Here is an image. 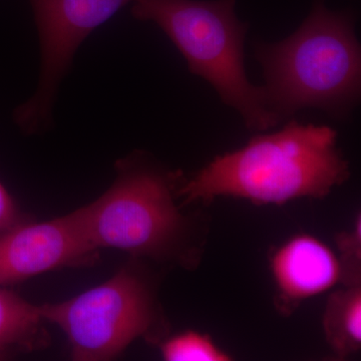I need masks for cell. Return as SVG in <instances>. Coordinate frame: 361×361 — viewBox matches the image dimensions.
<instances>
[{
  "label": "cell",
  "instance_id": "cell-1",
  "mask_svg": "<svg viewBox=\"0 0 361 361\" xmlns=\"http://www.w3.org/2000/svg\"><path fill=\"white\" fill-rule=\"evenodd\" d=\"M349 177L336 132L296 121L279 132L253 137L243 148L217 157L183 185L185 203L235 197L256 204L324 198Z\"/></svg>",
  "mask_w": 361,
  "mask_h": 361
},
{
  "label": "cell",
  "instance_id": "cell-2",
  "mask_svg": "<svg viewBox=\"0 0 361 361\" xmlns=\"http://www.w3.org/2000/svg\"><path fill=\"white\" fill-rule=\"evenodd\" d=\"M263 87L279 121L306 108L343 118L360 96L361 51L353 20L316 0L293 35L277 44H257Z\"/></svg>",
  "mask_w": 361,
  "mask_h": 361
},
{
  "label": "cell",
  "instance_id": "cell-3",
  "mask_svg": "<svg viewBox=\"0 0 361 361\" xmlns=\"http://www.w3.org/2000/svg\"><path fill=\"white\" fill-rule=\"evenodd\" d=\"M132 2L133 16L160 26L186 59L189 71L212 85L248 129L266 130L278 125L279 118L268 106L263 87L252 85L247 78V25L235 13L236 0Z\"/></svg>",
  "mask_w": 361,
  "mask_h": 361
},
{
  "label": "cell",
  "instance_id": "cell-4",
  "mask_svg": "<svg viewBox=\"0 0 361 361\" xmlns=\"http://www.w3.org/2000/svg\"><path fill=\"white\" fill-rule=\"evenodd\" d=\"M177 179L144 159L122 161L113 186L82 207L94 246L154 257L170 251L186 225L173 198Z\"/></svg>",
  "mask_w": 361,
  "mask_h": 361
},
{
  "label": "cell",
  "instance_id": "cell-5",
  "mask_svg": "<svg viewBox=\"0 0 361 361\" xmlns=\"http://www.w3.org/2000/svg\"><path fill=\"white\" fill-rule=\"evenodd\" d=\"M42 319L65 332L75 360H109L144 336L155 318L146 285L129 270L65 302L39 306Z\"/></svg>",
  "mask_w": 361,
  "mask_h": 361
},
{
  "label": "cell",
  "instance_id": "cell-6",
  "mask_svg": "<svg viewBox=\"0 0 361 361\" xmlns=\"http://www.w3.org/2000/svg\"><path fill=\"white\" fill-rule=\"evenodd\" d=\"M133 0H30L39 30L40 73L35 94L14 111V120L35 134L51 123L59 85L85 39Z\"/></svg>",
  "mask_w": 361,
  "mask_h": 361
},
{
  "label": "cell",
  "instance_id": "cell-7",
  "mask_svg": "<svg viewBox=\"0 0 361 361\" xmlns=\"http://www.w3.org/2000/svg\"><path fill=\"white\" fill-rule=\"evenodd\" d=\"M97 250L87 233L82 208L42 223H18L0 232V285L77 265L90 260Z\"/></svg>",
  "mask_w": 361,
  "mask_h": 361
},
{
  "label": "cell",
  "instance_id": "cell-8",
  "mask_svg": "<svg viewBox=\"0 0 361 361\" xmlns=\"http://www.w3.org/2000/svg\"><path fill=\"white\" fill-rule=\"evenodd\" d=\"M271 270L283 310L329 290L341 280L338 259L310 235L287 241L273 254Z\"/></svg>",
  "mask_w": 361,
  "mask_h": 361
},
{
  "label": "cell",
  "instance_id": "cell-9",
  "mask_svg": "<svg viewBox=\"0 0 361 361\" xmlns=\"http://www.w3.org/2000/svg\"><path fill=\"white\" fill-rule=\"evenodd\" d=\"M325 337L332 350L343 358L361 345L360 285L346 287L330 295L323 316Z\"/></svg>",
  "mask_w": 361,
  "mask_h": 361
},
{
  "label": "cell",
  "instance_id": "cell-10",
  "mask_svg": "<svg viewBox=\"0 0 361 361\" xmlns=\"http://www.w3.org/2000/svg\"><path fill=\"white\" fill-rule=\"evenodd\" d=\"M42 320L39 306L0 288V355L9 346L32 348L39 337Z\"/></svg>",
  "mask_w": 361,
  "mask_h": 361
},
{
  "label": "cell",
  "instance_id": "cell-11",
  "mask_svg": "<svg viewBox=\"0 0 361 361\" xmlns=\"http://www.w3.org/2000/svg\"><path fill=\"white\" fill-rule=\"evenodd\" d=\"M161 355L168 361H225L230 356L208 336L187 331L169 339L161 345Z\"/></svg>",
  "mask_w": 361,
  "mask_h": 361
},
{
  "label": "cell",
  "instance_id": "cell-12",
  "mask_svg": "<svg viewBox=\"0 0 361 361\" xmlns=\"http://www.w3.org/2000/svg\"><path fill=\"white\" fill-rule=\"evenodd\" d=\"M341 252L338 259L341 280L344 286L360 285L361 273V222L360 216L355 220L353 230L342 232L336 237Z\"/></svg>",
  "mask_w": 361,
  "mask_h": 361
},
{
  "label": "cell",
  "instance_id": "cell-13",
  "mask_svg": "<svg viewBox=\"0 0 361 361\" xmlns=\"http://www.w3.org/2000/svg\"><path fill=\"white\" fill-rule=\"evenodd\" d=\"M18 224V211L11 195L0 182V232Z\"/></svg>",
  "mask_w": 361,
  "mask_h": 361
},
{
  "label": "cell",
  "instance_id": "cell-14",
  "mask_svg": "<svg viewBox=\"0 0 361 361\" xmlns=\"http://www.w3.org/2000/svg\"><path fill=\"white\" fill-rule=\"evenodd\" d=\"M0 357H1V355H0Z\"/></svg>",
  "mask_w": 361,
  "mask_h": 361
}]
</instances>
